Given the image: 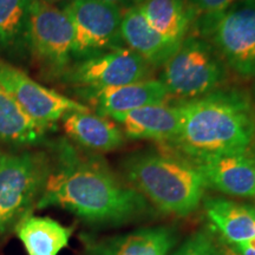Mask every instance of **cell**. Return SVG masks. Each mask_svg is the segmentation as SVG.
Listing matches in <instances>:
<instances>
[{
  "label": "cell",
  "instance_id": "7a4b0ae2",
  "mask_svg": "<svg viewBox=\"0 0 255 255\" xmlns=\"http://www.w3.org/2000/svg\"><path fill=\"white\" fill-rule=\"evenodd\" d=\"M180 130L164 145L188 159L245 152L255 144V103L247 92L221 88L176 103Z\"/></svg>",
  "mask_w": 255,
  "mask_h": 255
},
{
  "label": "cell",
  "instance_id": "5bb4252c",
  "mask_svg": "<svg viewBox=\"0 0 255 255\" xmlns=\"http://www.w3.org/2000/svg\"><path fill=\"white\" fill-rule=\"evenodd\" d=\"M124 136L132 139H150L168 145L180 130V111L176 104L159 103L110 116Z\"/></svg>",
  "mask_w": 255,
  "mask_h": 255
},
{
  "label": "cell",
  "instance_id": "ba28073f",
  "mask_svg": "<svg viewBox=\"0 0 255 255\" xmlns=\"http://www.w3.org/2000/svg\"><path fill=\"white\" fill-rule=\"evenodd\" d=\"M73 27V59L79 60L124 46L123 11L102 0H70L63 6Z\"/></svg>",
  "mask_w": 255,
  "mask_h": 255
},
{
  "label": "cell",
  "instance_id": "44dd1931",
  "mask_svg": "<svg viewBox=\"0 0 255 255\" xmlns=\"http://www.w3.org/2000/svg\"><path fill=\"white\" fill-rule=\"evenodd\" d=\"M32 0H0V46L9 47L24 38Z\"/></svg>",
  "mask_w": 255,
  "mask_h": 255
},
{
  "label": "cell",
  "instance_id": "ffe728a7",
  "mask_svg": "<svg viewBox=\"0 0 255 255\" xmlns=\"http://www.w3.org/2000/svg\"><path fill=\"white\" fill-rule=\"evenodd\" d=\"M49 129L38 124L0 87V139L11 144H36Z\"/></svg>",
  "mask_w": 255,
  "mask_h": 255
},
{
  "label": "cell",
  "instance_id": "3957f363",
  "mask_svg": "<svg viewBox=\"0 0 255 255\" xmlns=\"http://www.w3.org/2000/svg\"><path fill=\"white\" fill-rule=\"evenodd\" d=\"M122 169L128 184L165 214L183 218L194 213L208 188L190 159L168 148L133 152Z\"/></svg>",
  "mask_w": 255,
  "mask_h": 255
},
{
  "label": "cell",
  "instance_id": "277c9868",
  "mask_svg": "<svg viewBox=\"0 0 255 255\" xmlns=\"http://www.w3.org/2000/svg\"><path fill=\"white\" fill-rule=\"evenodd\" d=\"M193 26L228 69L242 78H255V0H241L215 14L197 15Z\"/></svg>",
  "mask_w": 255,
  "mask_h": 255
},
{
  "label": "cell",
  "instance_id": "8fae6325",
  "mask_svg": "<svg viewBox=\"0 0 255 255\" xmlns=\"http://www.w3.org/2000/svg\"><path fill=\"white\" fill-rule=\"evenodd\" d=\"M208 188L226 195L255 197V154L252 150L190 159Z\"/></svg>",
  "mask_w": 255,
  "mask_h": 255
},
{
  "label": "cell",
  "instance_id": "d4e9b609",
  "mask_svg": "<svg viewBox=\"0 0 255 255\" xmlns=\"http://www.w3.org/2000/svg\"><path fill=\"white\" fill-rule=\"evenodd\" d=\"M102 1L109 2V4H113L115 6H119L122 9H127L131 6H135L138 4L139 0H102Z\"/></svg>",
  "mask_w": 255,
  "mask_h": 255
},
{
  "label": "cell",
  "instance_id": "30bf717a",
  "mask_svg": "<svg viewBox=\"0 0 255 255\" xmlns=\"http://www.w3.org/2000/svg\"><path fill=\"white\" fill-rule=\"evenodd\" d=\"M0 87L13 97L32 120L46 129L73 111L90 107L33 81L23 70L0 59Z\"/></svg>",
  "mask_w": 255,
  "mask_h": 255
},
{
  "label": "cell",
  "instance_id": "4316f807",
  "mask_svg": "<svg viewBox=\"0 0 255 255\" xmlns=\"http://www.w3.org/2000/svg\"><path fill=\"white\" fill-rule=\"evenodd\" d=\"M41 1L46 2V4H51V5H56L58 4V2H63V1H70V0H41Z\"/></svg>",
  "mask_w": 255,
  "mask_h": 255
},
{
  "label": "cell",
  "instance_id": "484cf974",
  "mask_svg": "<svg viewBox=\"0 0 255 255\" xmlns=\"http://www.w3.org/2000/svg\"><path fill=\"white\" fill-rule=\"evenodd\" d=\"M219 242H220V248H221V253H222V255H237L234 253V252L232 251V248L228 246V244L227 242H225L222 240H219Z\"/></svg>",
  "mask_w": 255,
  "mask_h": 255
},
{
  "label": "cell",
  "instance_id": "ac0fdd59",
  "mask_svg": "<svg viewBox=\"0 0 255 255\" xmlns=\"http://www.w3.org/2000/svg\"><path fill=\"white\" fill-rule=\"evenodd\" d=\"M137 7L154 30L176 43L188 36L197 18L187 0H139Z\"/></svg>",
  "mask_w": 255,
  "mask_h": 255
},
{
  "label": "cell",
  "instance_id": "83f0119b",
  "mask_svg": "<svg viewBox=\"0 0 255 255\" xmlns=\"http://www.w3.org/2000/svg\"><path fill=\"white\" fill-rule=\"evenodd\" d=\"M1 154H2V152H0V156H1Z\"/></svg>",
  "mask_w": 255,
  "mask_h": 255
},
{
  "label": "cell",
  "instance_id": "9a60e30c",
  "mask_svg": "<svg viewBox=\"0 0 255 255\" xmlns=\"http://www.w3.org/2000/svg\"><path fill=\"white\" fill-rule=\"evenodd\" d=\"M121 37L124 46L144 59L152 69L162 68L182 43L168 39L154 30L137 5L123 11Z\"/></svg>",
  "mask_w": 255,
  "mask_h": 255
},
{
  "label": "cell",
  "instance_id": "f1b7e54d",
  "mask_svg": "<svg viewBox=\"0 0 255 255\" xmlns=\"http://www.w3.org/2000/svg\"><path fill=\"white\" fill-rule=\"evenodd\" d=\"M254 199H255V197H254Z\"/></svg>",
  "mask_w": 255,
  "mask_h": 255
},
{
  "label": "cell",
  "instance_id": "8992f818",
  "mask_svg": "<svg viewBox=\"0 0 255 255\" xmlns=\"http://www.w3.org/2000/svg\"><path fill=\"white\" fill-rule=\"evenodd\" d=\"M49 171L50 159L43 152L0 156V238L37 206Z\"/></svg>",
  "mask_w": 255,
  "mask_h": 255
},
{
  "label": "cell",
  "instance_id": "7402d4cb",
  "mask_svg": "<svg viewBox=\"0 0 255 255\" xmlns=\"http://www.w3.org/2000/svg\"><path fill=\"white\" fill-rule=\"evenodd\" d=\"M170 255H222L219 240L209 231H199L191 234Z\"/></svg>",
  "mask_w": 255,
  "mask_h": 255
},
{
  "label": "cell",
  "instance_id": "e0dca14e",
  "mask_svg": "<svg viewBox=\"0 0 255 255\" xmlns=\"http://www.w3.org/2000/svg\"><path fill=\"white\" fill-rule=\"evenodd\" d=\"M206 216L229 245L255 238V208L223 197L203 200Z\"/></svg>",
  "mask_w": 255,
  "mask_h": 255
},
{
  "label": "cell",
  "instance_id": "cb8c5ba5",
  "mask_svg": "<svg viewBox=\"0 0 255 255\" xmlns=\"http://www.w3.org/2000/svg\"><path fill=\"white\" fill-rule=\"evenodd\" d=\"M228 246L237 255H255V238L250 241L241 242V244H228Z\"/></svg>",
  "mask_w": 255,
  "mask_h": 255
},
{
  "label": "cell",
  "instance_id": "4fadbf2b",
  "mask_svg": "<svg viewBox=\"0 0 255 255\" xmlns=\"http://www.w3.org/2000/svg\"><path fill=\"white\" fill-rule=\"evenodd\" d=\"M79 96L91 104L96 114L105 117L128 113L146 105L165 103L170 98L163 83L155 78L85 92Z\"/></svg>",
  "mask_w": 255,
  "mask_h": 255
},
{
  "label": "cell",
  "instance_id": "9c48e42d",
  "mask_svg": "<svg viewBox=\"0 0 255 255\" xmlns=\"http://www.w3.org/2000/svg\"><path fill=\"white\" fill-rule=\"evenodd\" d=\"M152 70L133 51L122 46L76 60L60 81L81 95L151 78Z\"/></svg>",
  "mask_w": 255,
  "mask_h": 255
},
{
  "label": "cell",
  "instance_id": "6da1fadb",
  "mask_svg": "<svg viewBox=\"0 0 255 255\" xmlns=\"http://www.w3.org/2000/svg\"><path fill=\"white\" fill-rule=\"evenodd\" d=\"M55 150L37 208L60 207L85 222L103 226L123 225L145 214L148 201L103 161L82 154L66 141Z\"/></svg>",
  "mask_w": 255,
  "mask_h": 255
},
{
  "label": "cell",
  "instance_id": "52a82bcc",
  "mask_svg": "<svg viewBox=\"0 0 255 255\" xmlns=\"http://www.w3.org/2000/svg\"><path fill=\"white\" fill-rule=\"evenodd\" d=\"M24 38L46 75L62 78L73 60V27L63 8L32 0Z\"/></svg>",
  "mask_w": 255,
  "mask_h": 255
},
{
  "label": "cell",
  "instance_id": "5b68a950",
  "mask_svg": "<svg viewBox=\"0 0 255 255\" xmlns=\"http://www.w3.org/2000/svg\"><path fill=\"white\" fill-rule=\"evenodd\" d=\"M228 68L212 44L197 34L187 36L162 66L159 81L169 97L189 101L221 89Z\"/></svg>",
  "mask_w": 255,
  "mask_h": 255
},
{
  "label": "cell",
  "instance_id": "603a6c76",
  "mask_svg": "<svg viewBox=\"0 0 255 255\" xmlns=\"http://www.w3.org/2000/svg\"><path fill=\"white\" fill-rule=\"evenodd\" d=\"M197 15L215 14L225 11L241 0H187Z\"/></svg>",
  "mask_w": 255,
  "mask_h": 255
},
{
  "label": "cell",
  "instance_id": "d6986e66",
  "mask_svg": "<svg viewBox=\"0 0 255 255\" xmlns=\"http://www.w3.org/2000/svg\"><path fill=\"white\" fill-rule=\"evenodd\" d=\"M14 232L28 255H58L69 245L73 229L50 218L28 215Z\"/></svg>",
  "mask_w": 255,
  "mask_h": 255
},
{
  "label": "cell",
  "instance_id": "7c38bea8",
  "mask_svg": "<svg viewBox=\"0 0 255 255\" xmlns=\"http://www.w3.org/2000/svg\"><path fill=\"white\" fill-rule=\"evenodd\" d=\"M177 241L171 227L157 226L98 240H85L79 255H168Z\"/></svg>",
  "mask_w": 255,
  "mask_h": 255
},
{
  "label": "cell",
  "instance_id": "2e32d148",
  "mask_svg": "<svg viewBox=\"0 0 255 255\" xmlns=\"http://www.w3.org/2000/svg\"><path fill=\"white\" fill-rule=\"evenodd\" d=\"M64 131L83 148L109 152L123 145L126 136L119 124L109 117L87 111H73L62 120Z\"/></svg>",
  "mask_w": 255,
  "mask_h": 255
}]
</instances>
